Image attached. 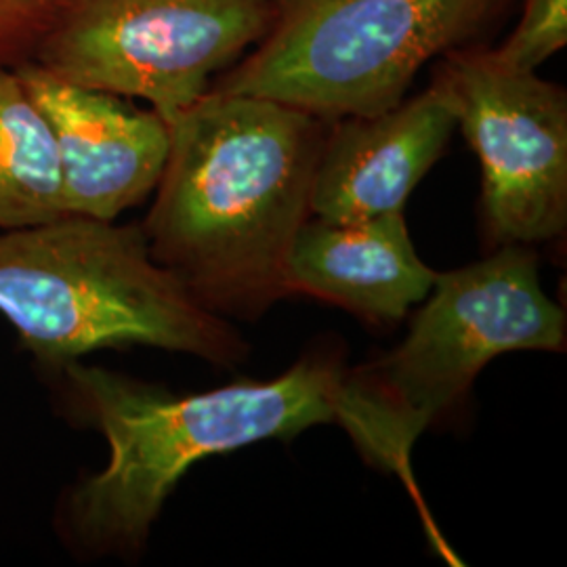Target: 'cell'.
I'll list each match as a JSON object with an SVG mask.
<instances>
[{
    "instance_id": "6da1fadb",
    "label": "cell",
    "mask_w": 567,
    "mask_h": 567,
    "mask_svg": "<svg viewBox=\"0 0 567 567\" xmlns=\"http://www.w3.org/2000/svg\"><path fill=\"white\" fill-rule=\"evenodd\" d=\"M150 252L217 316L257 318L288 292L330 122L286 103L206 91L175 121Z\"/></svg>"
},
{
    "instance_id": "7a4b0ae2",
    "label": "cell",
    "mask_w": 567,
    "mask_h": 567,
    "mask_svg": "<svg viewBox=\"0 0 567 567\" xmlns=\"http://www.w3.org/2000/svg\"><path fill=\"white\" fill-rule=\"evenodd\" d=\"M343 365L303 358L274 381L175 395L97 365H61L70 408L110 447L65 494L60 527L89 557H137L183 475L204 458L334 423Z\"/></svg>"
},
{
    "instance_id": "3957f363",
    "label": "cell",
    "mask_w": 567,
    "mask_h": 567,
    "mask_svg": "<svg viewBox=\"0 0 567 567\" xmlns=\"http://www.w3.org/2000/svg\"><path fill=\"white\" fill-rule=\"evenodd\" d=\"M0 316L55 370L126 344L219 365L246 355L238 330L154 261L142 224L63 215L0 229Z\"/></svg>"
},
{
    "instance_id": "277c9868",
    "label": "cell",
    "mask_w": 567,
    "mask_h": 567,
    "mask_svg": "<svg viewBox=\"0 0 567 567\" xmlns=\"http://www.w3.org/2000/svg\"><path fill=\"white\" fill-rule=\"evenodd\" d=\"M404 343L343 370L334 423L368 463L416 492L412 450L458 402L482 368L508 351H564L566 311L548 299L526 244H503L484 261L435 274Z\"/></svg>"
},
{
    "instance_id": "5b68a950",
    "label": "cell",
    "mask_w": 567,
    "mask_h": 567,
    "mask_svg": "<svg viewBox=\"0 0 567 567\" xmlns=\"http://www.w3.org/2000/svg\"><path fill=\"white\" fill-rule=\"evenodd\" d=\"M264 41L210 91L299 107L322 121L404 102L426 63L487 44L515 0H271Z\"/></svg>"
},
{
    "instance_id": "8992f818",
    "label": "cell",
    "mask_w": 567,
    "mask_h": 567,
    "mask_svg": "<svg viewBox=\"0 0 567 567\" xmlns=\"http://www.w3.org/2000/svg\"><path fill=\"white\" fill-rule=\"evenodd\" d=\"M271 0H65L32 63L175 121L264 41Z\"/></svg>"
},
{
    "instance_id": "52a82bcc",
    "label": "cell",
    "mask_w": 567,
    "mask_h": 567,
    "mask_svg": "<svg viewBox=\"0 0 567 567\" xmlns=\"http://www.w3.org/2000/svg\"><path fill=\"white\" fill-rule=\"evenodd\" d=\"M431 84L482 164L487 227L498 244L548 243L567 227V93L508 68L480 44L435 61Z\"/></svg>"
},
{
    "instance_id": "ba28073f",
    "label": "cell",
    "mask_w": 567,
    "mask_h": 567,
    "mask_svg": "<svg viewBox=\"0 0 567 567\" xmlns=\"http://www.w3.org/2000/svg\"><path fill=\"white\" fill-rule=\"evenodd\" d=\"M16 70L51 126L68 215L116 221L154 194L171 145L158 112L60 81L32 61Z\"/></svg>"
},
{
    "instance_id": "9c48e42d",
    "label": "cell",
    "mask_w": 567,
    "mask_h": 567,
    "mask_svg": "<svg viewBox=\"0 0 567 567\" xmlns=\"http://www.w3.org/2000/svg\"><path fill=\"white\" fill-rule=\"evenodd\" d=\"M456 128L446 97L429 84L372 116L330 122L311 192V217L355 224L404 210Z\"/></svg>"
},
{
    "instance_id": "30bf717a",
    "label": "cell",
    "mask_w": 567,
    "mask_h": 567,
    "mask_svg": "<svg viewBox=\"0 0 567 567\" xmlns=\"http://www.w3.org/2000/svg\"><path fill=\"white\" fill-rule=\"evenodd\" d=\"M435 274L414 250L404 210L355 224L309 217L286 261L288 292L339 305L374 324L398 322L425 301Z\"/></svg>"
},
{
    "instance_id": "8fae6325",
    "label": "cell",
    "mask_w": 567,
    "mask_h": 567,
    "mask_svg": "<svg viewBox=\"0 0 567 567\" xmlns=\"http://www.w3.org/2000/svg\"><path fill=\"white\" fill-rule=\"evenodd\" d=\"M65 213L58 147L16 68H0V229L55 221Z\"/></svg>"
},
{
    "instance_id": "7c38bea8",
    "label": "cell",
    "mask_w": 567,
    "mask_h": 567,
    "mask_svg": "<svg viewBox=\"0 0 567 567\" xmlns=\"http://www.w3.org/2000/svg\"><path fill=\"white\" fill-rule=\"evenodd\" d=\"M567 44V0H524L513 32L492 53L508 68L536 70Z\"/></svg>"
},
{
    "instance_id": "4fadbf2b",
    "label": "cell",
    "mask_w": 567,
    "mask_h": 567,
    "mask_svg": "<svg viewBox=\"0 0 567 567\" xmlns=\"http://www.w3.org/2000/svg\"><path fill=\"white\" fill-rule=\"evenodd\" d=\"M65 0H0V68L34 60Z\"/></svg>"
}]
</instances>
